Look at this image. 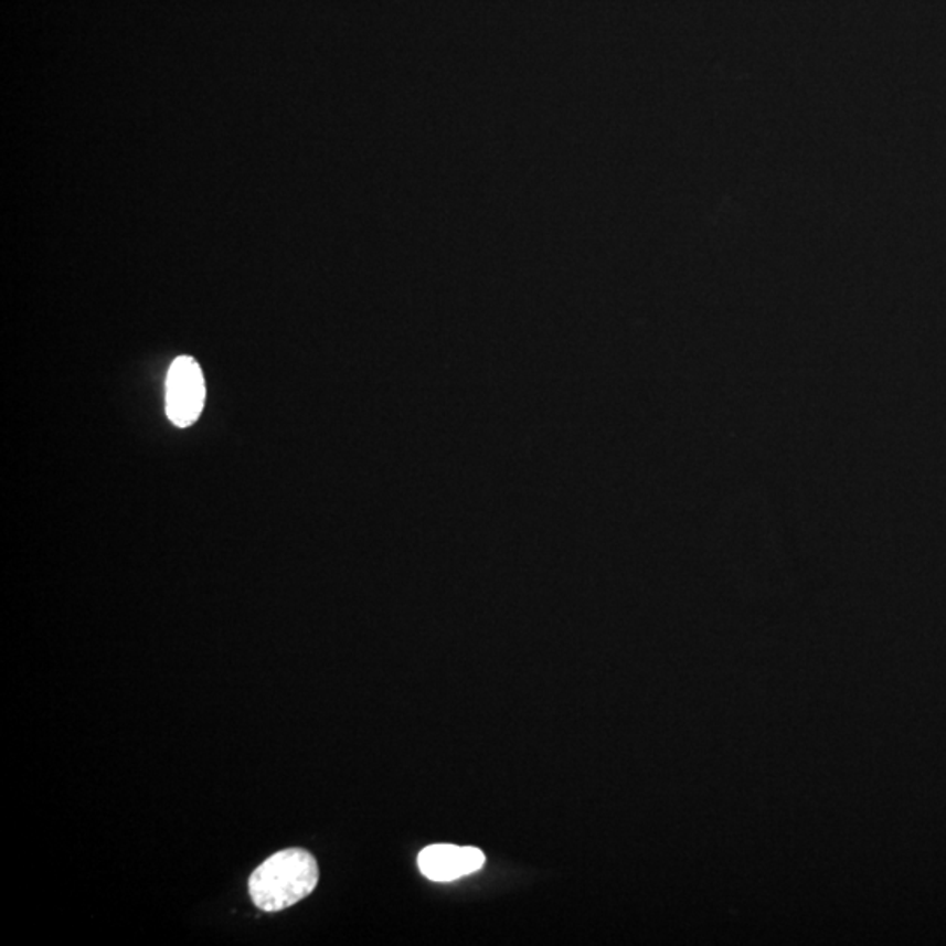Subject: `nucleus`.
Instances as JSON below:
<instances>
[{
  "mask_svg": "<svg viewBox=\"0 0 946 946\" xmlns=\"http://www.w3.org/2000/svg\"><path fill=\"white\" fill-rule=\"evenodd\" d=\"M319 882V868L313 853L286 849L274 853L253 871L250 896L262 912H283L313 894Z\"/></svg>",
  "mask_w": 946,
  "mask_h": 946,
  "instance_id": "f257e3e1",
  "label": "nucleus"
},
{
  "mask_svg": "<svg viewBox=\"0 0 946 946\" xmlns=\"http://www.w3.org/2000/svg\"><path fill=\"white\" fill-rule=\"evenodd\" d=\"M167 416L176 427L188 428L200 418L206 403V380L190 356L174 359L166 385Z\"/></svg>",
  "mask_w": 946,
  "mask_h": 946,
  "instance_id": "f03ea898",
  "label": "nucleus"
},
{
  "mask_svg": "<svg viewBox=\"0 0 946 946\" xmlns=\"http://www.w3.org/2000/svg\"><path fill=\"white\" fill-rule=\"evenodd\" d=\"M486 864V855L477 847H458L439 843L421 850L419 871L431 882L448 883L473 875Z\"/></svg>",
  "mask_w": 946,
  "mask_h": 946,
  "instance_id": "7ed1b4c3",
  "label": "nucleus"
}]
</instances>
